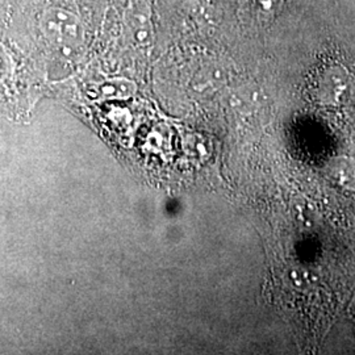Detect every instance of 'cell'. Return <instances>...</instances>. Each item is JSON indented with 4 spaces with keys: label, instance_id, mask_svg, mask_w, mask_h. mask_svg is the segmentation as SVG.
I'll list each match as a JSON object with an SVG mask.
<instances>
[{
    "label": "cell",
    "instance_id": "cell-1",
    "mask_svg": "<svg viewBox=\"0 0 355 355\" xmlns=\"http://www.w3.org/2000/svg\"><path fill=\"white\" fill-rule=\"evenodd\" d=\"M86 0H8L6 35L44 54H74L89 32Z\"/></svg>",
    "mask_w": 355,
    "mask_h": 355
},
{
    "label": "cell",
    "instance_id": "cell-3",
    "mask_svg": "<svg viewBox=\"0 0 355 355\" xmlns=\"http://www.w3.org/2000/svg\"><path fill=\"white\" fill-rule=\"evenodd\" d=\"M329 174L338 186L347 191L355 192V158L354 157H337L331 161Z\"/></svg>",
    "mask_w": 355,
    "mask_h": 355
},
{
    "label": "cell",
    "instance_id": "cell-2",
    "mask_svg": "<svg viewBox=\"0 0 355 355\" xmlns=\"http://www.w3.org/2000/svg\"><path fill=\"white\" fill-rule=\"evenodd\" d=\"M29 62L13 41L0 40V104L20 114L29 103Z\"/></svg>",
    "mask_w": 355,
    "mask_h": 355
},
{
    "label": "cell",
    "instance_id": "cell-4",
    "mask_svg": "<svg viewBox=\"0 0 355 355\" xmlns=\"http://www.w3.org/2000/svg\"><path fill=\"white\" fill-rule=\"evenodd\" d=\"M282 4V0H255V6H257V10L258 13L261 16H274L275 11L279 8V6Z\"/></svg>",
    "mask_w": 355,
    "mask_h": 355
}]
</instances>
